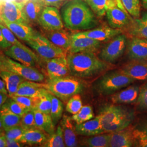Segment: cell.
<instances>
[{
    "label": "cell",
    "mask_w": 147,
    "mask_h": 147,
    "mask_svg": "<svg viewBox=\"0 0 147 147\" xmlns=\"http://www.w3.org/2000/svg\"><path fill=\"white\" fill-rule=\"evenodd\" d=\"M142 6L146 9H147V0H142Z\"/></svg>",
    "instance_id": "obj_54"
},
{
    "label": "cell",
    "mask_w": 147,
    "mask_h": 147,
    "mask_svg": "<svg viewBox=\"0 0 147 147\" xmlns=\"http://www.w3.org/2000/svg\"><path fill=\"white\" fill-rule=\"evenodd\" d=\"M82 101L79 94L74 95L67 101L66 111L70 114L75 115L78 113L82 107Z\"/></svg>",
    "instance_id": "obj_39"
},
{
    "label": "cell",
    "mask_w": 147,
    "mask_h": 147,
    "mask_svg": "<svg viewBox=\"0 0 147 147\" xmlns=\"http://www.w3.org/2000/svg\"><path fill=\"white\" fill-rule=\"evenodd\" d=\"M134 147H147V135L139 129L133 130Z\"/></svg>",
    "instance_id": "obj_43"
},
{
    "label": "cell",
    "mask_w": 147,
    "mask_h": 147,
    "mask_svg": "<svg viewBox=\"0 0 147 147\" xmlns=\"http://www.w3.org/2000/svg\"><path fill=\"white\" fill-rule=\"evenodd\" d=\"M140 92L137 86H131L120 92L114 93L111 96V101L113 104H131L136 101Z\"/></svg>",
    "instance_id": "obj_23"
},
{
    "label": "cell",
    "mask_w": 147,
    "mask_h": 147,
    "mask_svg": "<svg viewBox=\"0 0 147 147\" xmlns=\"http://www.w3.org/2000/svg\"><path fill=\"white\" fill-rule=\"evenodd\" d=\"M101 42L86 36L82 31L71 34V40L69 53L96 52L100 47Z\"/></svg>",
    "instance_id": "obj_12"
},
{
    "label": "cell",
    "mask_w": 147,
    "mask_h": 147,
    "mask_svg": "<svg viewBox=\"0 0 147 147\" xmlns=\"http://www.w3.org/2000/svg\"><path fill=\"white\" fill-rule=\"evenodd\" d=\"M105 133H111L124 129L130 125L134 119V112L118 105H106L100 114Z\"/></svg>",
    "instance_id": "obj_3"
},
{
    "label": "cell",
    "mask_w": 147,
    "mask_h": 147,
    "mask_svg": "<svg viewBox=\"0 0 147 147\" xmlns=\"http://www.w3.org/2000/svg\"><path fill=\"white\" fill-rule=\"evenodd\" d=\"M0 78L5 82L9 96L15 94L20 84L26 80L17 74L7 70L0 71Z\"/></svg>",
    "instance_id": "obj_24"
},
{
    "label": "cell",
    "mask_w": 147,
    "mask_h": 147,
    "mask_svg": "<svg viewBox=\"0 0 147 147\" xmlns=\"http://www.w3.org/2000/svg\"><path fill=\"white\" fill-rule=\"evenodd\" d=\"M50 95L52 102L50 115L54 124L56 125L63 117L64 106L62 100H60L55 95L51 93H50Z\"/></svg>",
    "instance_id": "obj_33"
},
{
    "label": "cell",
    "mask_w": 147,
    "mask_h": 147,
    "mask_svg": "<svg viewBox=\"0 0 147 147\" xmlns=\"http://www.w3.org/2000/svg\"><path fill=\"white\" fill-rule=\"evenodd\" d=\"M106 16L109 26L113 28L121 29L131 25L134 21L131 16L116 5L108 7Z\"/></svg>",
    "instance_id": "obj_13"
},
{
    "label": "cell",
    "mask_w": 147,
    "mask_h": 147,
    "mask_svg": "<svg viewBox=\"0 0 147 147\" xmlns=\"http://www.w3.org/2000/svg\"><path fill=\"white\" fill-rule=\"evenodd\" d=\"M0 117L4 130L20 124L21 116H18L4 107L0 110Z\"/></svg>",
    "instance_id": "obj_31"
},
{
    "label": "cell",
    "mask_w": 147,
    "mask_h": 147,
    "mask_svg": "<svg viewBox=\"0 0 147 147\" xmlns=\"http://www.w3.org/2000/svg\"><path fill=\"white\" fill-rule=\"evenodd\" d=\"M45 89L41 82L26 80L20 84L17 92L14 95L34 97L38 96Z\"/></svg>",
    "instance_id": "obj_27"
},
{
    "label": "cell",
    "mask_w": 147,
    "mask_h": 147,
    "mask_svg": "<svg viewBox=\"0 0 147 147\" xmlns=\"http://www.w3.org/2000/svg\"><path fill=\"white\" fill-rule=\"evenodd\" d=\"M4 129L2 126V121H1V117H0V132H4Z\"/></svg>",
    "instance_id": "obj_55"
},
{
    "label": "cell",
    "mask_w": 147,
    "mask_h": 147,
    "mask_svg": "<svg viewBox=\"0 0 147 147\" xmlns=\"http://www.w3.org/2000/svg\"><path fill=\"white\" fill-rule=\"evenodd\" d=\"M49 79H56L70 75V70L66 57L42 59Z\"/></svg>",
    "instance_id": "obj_14"
},
{
    "label": "cell",
    "mask_w": 147,
    "mask_h": 147,
    "mask_svg": "<svg viewBox=\"0 0 147 147\" xmlns=\"http://www.w3.org/2000/svg\"><path fill=\"white\" fill-rule=\"evenodd\" d=\"M23 144L21 142L17 141L14 140L7 138L6 140V147H20L22 146Z\"/></svg>",
    "instance_id": "obj_47"
},
{
    "label": "cell",
    "mask_w": 147,
    "mask_h": 147,
    "mask_svg": "<svg viewBox=\"0 0 147 147\" xmlns=\"http://www.w3.org/2000/svg\"><path fill=\"white\" fill-rule=\"evenodd\" d=\"M64 27L72 31H86L98 25L96 16L84 0H68L60 8Z\"/></svg>",
    "instance_id": "obj_1"
},
{
    "label": "cell",
    "mask_w": 147,
    "mask_h": 147,
    "mask_svg": "<svg viewBox=\"0 0 147 147\" xmlns=\"http://www.w3.org/2000/svg\"><path fill=\"white\" fill-rule=\"evenodd\" d=\"M26 0H0V20L30 24L24 11Z\"/></svg>",
    "instance_id": "obj_7"
},
{
    "label": "cell",
    "mask_w": 147,
    "mask_h": 147,
    "mask_svg": "<svg viewBox=\"0 0 147 147\" xmlns=\"http://www.w3.org/2000/svg\"><path fill=\"white\" fill-rule=\"evenodd\" d=\"M94 117V113L92 107L89 105L83 106L81 109L76 114L71 117L73 121L76 124H81L90 120Z\"/></svg>",
    "instance_id": "obj_36"
},
{
    "label": "cell",
    "mask_w": 147,
    "mask_h": 147,
    "mask_svg": "<svg viewBox=\"0 0 147 147\" xmlns=\"http://www.w3.org/2000/svg\"><path fill=\"white\" fill-rule=\"evenodd\" d=\"M121 29H117L110 26H101L82 32L86 36L100 42L109 41L114 37L122 33Z\"/></svg>",
    "instance_id": "obj_18"
},
{
    "label": "cell",
    "mask_w": 147,
    "mask_h": 147,
    "mask_svg": "<svg viewBox=\"0 0 147 147\" xmlns=\"http://www.w3.org/2000/svg\"><path fill=\"white\" fill-rule=\"evenodd\" d=\"M4 53L8 57L27 66L36 67L40 64V57L24 44L11 45L4 50Z\"/></svg>",
    "instance_id": "obj_9"
},
{
    "label": "cell",
    "mask_w": 147,
    "mask_h": 147,
    "mask_svg": "<svg viewBox=\"0 0 147 147\" xmlns=\"http://www.w3.org/2000/svg\"><path fill=\"white\" fill-rule=\"evenodd\" d=\"M2 107H5L8 110L11 111L13 113L21 117L23 116L28 111L30 110L24 105L21 104V103L16 100H13L10 97L8 98Z\"/></svg>",
    "instance_id": "obj_38"
},
{
    "label": "cell",
    "mask_w": 147,
    "mask_h": 147,
    "mask_svg": "<svg viewBox=\"0 0 147 147\" xmlns=\"http://www.w3.org/2000/svg\"><path fill=\"white\" fill-rule=\"evenodd\" d=\"M6 140L5 133L2 132L0 134V147H6Z\"/></svg>",
    "instance_id": "obj_50"
},
{
    "label": "cell",
    "mask_w": 147,
    "mask_h": 147,
    "mask_svg": "<svg viewBox=\"0 0 147 147\" xmlns=\"http://www.w3.org/2000/svg\"><path fill=\"white\" fill-rule=\"evenodd\" d=\"M41 146L44 147H65L63 130L61 124L58 125L55 132L49 136L47 141Z\"/></svg>",
    "instance_id": "obj_34"
},
{
    "label": "cell",
    "mask_w": 147,
    "mask_h": 147,
    "mask_svg": "<svg viewBox=\"0 0 147 147\" xmlns=\"http://www.w3.org/2000/svg\"><path fill=\"white\" fill-rule=\"evenodd\" d=\"M2 132H0V134H1Z\"/></svg>",
    "instance_id": "obj_56"
},
{
    "label": "cell",
    "mask_w": 147,
    "mask_h": 147,
    "mask_svg": "<svg viewBox=\"0 0 147 147\" xmlns=\"http://www.w3.org/2000/svg\"><path fill=\"white\" fill-rule=\"evenodd\" d=\"M127 55L131 61H146L147 39L132 37L127 42Z\"/></svg>",
    "instance_id": "obj_15"
},
{
    "label": "cell",
    "mask_w": 147,
    "mask_h": 147,
    "mask_svg": "<svg viewBox=\"0 0 147 147\" xmlns=\"http://www.w3.org/2000/svg\"><path fill=\"white\" fill-rule=\"evenodd\" d=\"M0 91L8 94V92L6 89L5 82L0 78Z\"/></svg>",
    "instance_id": "obj_51"
},
{
    "label": "cell",
    "mask_w": 147,
    "mask_h": 147,
    "mask_svg": "<svg viewBox=\"0 0 147 147\" xmlns=\"http://www.w3.org/2000/svg\"><path fill=\"white\" fill-rule=\"evenodd\" d=\"M3 70L10 71L15 73L26 80L42 82L45 80V76L36 67H29L19 62H17L13 59L6 56L4 62Z\"/></svg>",
    "instance_id": "obj_10"
},
{
    "label": "cell",
    "mask_w": 147,
    "mask_h": 147,
    "mask_svg": "<svg viewBox=\"0 0 147 147\" xmlns=\"http://www.w3.org/2000/svg\"><path fill=\"white\" fill-rule=\"evenodd\" d=\"M34 111L36 127L45 132L49 135L53 134L56 130L55 125L51 115L37 110H34Z\"/></svg>",
    "instance_id": "obj_28"
},
{
    "label": "cell",
    "mask_w": 147,
    "mask_h": 147,
    "mask_svg": "<svg viewBox=\"0 0 147 147\" xmlns=\"http://www.w3.org/2000/svg\"><path fill=\"white\" fill-rule=\"evenodd\" d=\"M25 129L21 125L13 126L5 131V135L7 138L14 140L20 142L21 138L25 131Z\"/></svg>",
    "instance_id": "obj_41"
},
{
    "label": "cell",
    "mask_w": 147,
    "mask_h": 147,
    "mask_svg": "<svg viewBox=\"0 0 147 147\" xmlns=\"http://www.w3.org/2000/svg\"><path fill=\"white\" fill-rule=\"evenodd\" d=\"M38 24L45 31L58 30L64 27L60 10L55 7L46 6L44 8Z\"/></svg>",
    "instance_id": "obj_11"
},
{
    "label": "cell",
    "mask_w": 147,
    "mask_h": 147,
    "mask_svg": "<svg viewBox=\"0 0 147 147\" xmlns=\"http://www.w3.org/2000/svg\"><path fill=\"white\" fill-rule=\"evenodd\" d=\"M8 98V94L0 91V110L2 109V106H3Z\"/></svg>",
    "instance_id": "obj_48"
},
{
    "label": "cell",
    "mask_w": 147,
    "mask_h": 147,
    "mask_svg": "<svg viewBox=\"0 0 147 147\" xmlns=\"http://www.w3.org/2000/svg\"><path fill=\"white\" fill-rule=\"evenodd\" d=\"M132 79L121 70H115L106 74L96 84V89L100 94L109 95L132 84Z\"/></svg>",
    "instance_id": "obj_5"
},
{
    "label": "cell",
    "mask_w": 147,
    "mask_h": 147,
    "mask_svg": "<svg viewBox=\"0 0 147 147\" xmlns=\"http://www.w3.org/2000/svg\"><path fill=\"white\" fill-rule=\"evenodd\" d=\"M20 125L26 130L36 127L34 110L28 111L21 117Z\"/></svg>",
    "instance_id": "obj_42"
},
{
    "label": "cell",
    "mask_w": 147,
    "mask_h": 147,
    "mask_svg": "<svg viewBox=\"0 0 147 147\" xmlns=\"http://www.w3.org/2000/svg\"><path fill=\"white\" fill-rule=\"evenodd\" d=\"M121 70L134 80H147V62L146 61H132L124 65Z\"/></svg>",
    "instance_id": "obj_20"
},
{
    "label": "cell",
    "mask_w": 147,
    "mask_h": 147,
    "mask_svg": "<svg viewBox=\"0 0 147 147\" xmlns=\"http://www.w3.org/2000/svg\"><path fill=\"white\" fill-rule=\"evenodd\" d=\"M121 1L125 9L132 17L135 19L140 17V0H121Z\"/></svg>",
    "instance_id": "obj_37"
},
{
    "label": "cell",
    "mask_w": 147,
    "mask_h": 147,
    "mask_svg": "<svg viewBox=\"0 0 147 147\" xmlns=\"http://www.w3.org/2000/svg\"><path fill=\"white\" fill-rule=\"evenodd\" d=\"M130 32L133 37L147 39V11L143 12L141 17L134 19Z\"/></svg>",
    "instance_id": "obj_29"
},
{
    "label": "cell",
    "mask_w": 147,
    "mask_h": 147,
    "mask_svg": "<svg viewBox=\"0 0 147 147\" xmlns=\"http://www.w3.org/2000/svg\"><path fill=\"white\" fill-rule=\"evenodd\" d=\"M112 1H114V2L116 3V5H118L121 9H123V10H124V11H127L125 9V8H124V7H123V4H122V3H121V0H112Z\"/></svg>",
    "instance_id": "obj_53"
},
{
    "label": "cell",
    "mask_w": 147,
    "mask_h": 147,
    "mask_svg": "<svg viewBox=\"0 0 147 147\" xmlns=\"http://www.w3.org/2000/svg\"><path fill=\"white\" fill-rule=\"evenodd\" d=\"M6 55L5 53L2 51V49H0V71L3 70L4 69V62Z\"/></svg>",
    "instance_id": "obj_49"
},
{
    "label": "cell",
    "mask_w": 147,
    "mask_h": 147,
    "mask_svg": "<svg viewBox=\"0 0 147 147\" xmlns=\"http://www.w3.org/2000/svg\"><path fill=\"white\" fill-rule=\"evenodd\" d=\"M51 105L52 102L50 92L45 89L39 95V100L35 110L50 115Z\"/></svg>",
    "instance_id": "obj_35"
},
{
    "label": "cell",
    "mask_w": 147,
    "mask_h": 147,
    "mask_svg": "<svg viewBox=\"0 0 147 147\" xmlns=\"http://www.w3.org/2000/svg\"><path fill=\"white\" fill-rule=\"evenodd\" d=\"M95 14L98 17L106 15V11L109 6L116 5L112 0H84Z\"/></svg>",
    "instance_id": "obj_32"
},
{
    "label": "cell",
    "mask_w": 147,
    "mask_h": 147,
    "mask_svg": "<svg viewBox=\"0 0 147 147\" xmlns=\"http://www.w3.org/2000/svg\"><path fill=\"white\" fill-rule=\"evenodd\" d=\"M42 87L63 102H67L73 95L80 94L84 89V82L72 75L49 79Z\"/></svg>",
    "instance_id": "obj_4"
},
{
    "label": "cell",
    "mask_w": 147,
    "mask_h": 147,
    "mask_svg": "<svg viewBox=\"0 0 147 147\" xmlns=\"http://www.w3.org/2000/svg\"><path fill=\"white\" fill-rule=\"evenodd\" d=\"M127 44V38L122 33L109 40L102 49L100 58L109 63H114L124 53Z\"/></svg>",
    "instance_id": "obj_8"
},
{
    "label": "cell",
    "mask_w": 147,
    "mask_h": 147,
    "mask_svg": "<svg viewBox=\"0 0 147 147\" xmlns=\"http://www.w3.org/2000/svg\"><path fill=\"white\" fill-rule=\"evenodd\" d=\"M11 44L5 39L0 28V49L5 50L8 47H11Z\"/></svg>",
    "instance_id": "obj_46"
},
{
    "label": "cell",
    "mask_w": 147,
    "mask_h": 147,
    "mask_svg": "<svg viewBox=\"0 0 147 147\" xmlns=\"http://www.w3.org/2000/svg\"><path fill=\"white\" fill-rule=\"evenodd\" d=\"M142 130L143 132H144L147 135V121H144L142 123L141 125L140 126L139 128H138Z\"/></svg>",
    "instance_id": "obj_52"
},
{
    "label": "cell",
    "mask_w": 147,
    "mask_h": 147,
    "mask_svg": "<svg viewBox=\"0 0 147 147\" xmlns=\"http://www.w3.org/2000/svg\"><path fill=\"white\" fill-rule=\"evenodd\" d=\"M27 44L31 47L42 59L66 57L67 51L53 44L44 35L37 32L36 34Z\"/></svg>",
    "instance_id": "obj_6"
},
{
    "label": "cell",
    "mask_w": 147,
    "mask_h": 147,
    "mask_svg": "<svg viewBox=\"0 0 147 147\" xmlns=\"http://www.w3.org/2000/svg\"><path fill=\"white\" fill-rule=\"evenodd\" d=\"M133 130L130 126L111 133L110 147H134Z\"/></svg>",
    "instance_id": "obj_17"
},
{
    "label": "cell",
    "mask_w": 147,
    "mask_h": 147,
    "mask_svg": "<svg viewBox=\"0 0 147 147\" xmlns=\"http://www.w3.org/2000/svg\"><path fill=\"white\" fill-rule=\"evenodd\" d=\"M45 7H55L60 9L63 4L68 0H40Z\"/></svg>",
    "instance_id": "obj_45"
},
{
    "label": "cell",
    "mask_w": 147,
    "mask_h": 147,
    "mask_svg": "<svg viewBox=\"0 0 147 147\" xmlns=\"http://www.w3.org/2000/svg\"><path fill=\"white\" fill-rule=\"evenodd\" d=\"M49 136L47 133L38 128H32L25 130L20 142L23 144L42 145L47 141Z\"/></svg>",
    "instance_id": "obj_26"
},
{
    "label": "cell",
    "mask_w": 147,
    "mask_h": 147,
    "mask_svg": "<svg viewBox=\"0 0 147 147\" xmlns=\"http://www.w3.org/2000/svg\"><path fill=\"white\" fill-rule=\"evenodd\" d=\"M39 95L34 97L13 95L9 97H10L13 100L21 103V104L24 105L30 110H35L36 109L37 104L39 100Z\"/></svg>",
    "instance_id": "obj_40"
},
{
    "label": "cell",
    "mask_w": 147,
    "mask_h": 147,
    "mask_svg": "<svg viewBox=\"0 0 147 147\" xmlns=\"http://www.w3.org/2000/svg\"><path fill=\"white\" fill-rule=\"evenodd\" d=\"M71 117L64 115L60 124L63 130L64 140L65 147H74L78 146L77 134L75 131V126L74 125Z\"/></svg>",
    "instance_id": "obj_21"
},
{
    "label": "cell",
    "mask_w": 147,
    "mask_h": 147,
    "mask_svg": "<svg viewBox=\"0 0 147 147\" xmlns=\"http://www.w3.org/2000/svg\"><path fill=\"white\" fill-rule=\"evenodd\" d=\"M44 7L40 0H26L24 11L31 25L38 24L39 18Z\"/></svg>",
    "instance_id": "obj_25"
},
{
    "label": "cell",
    "mask_w": 147,
    "mask_h": 147,
    "mask_svg": "<svg viewBox=\"0 0 147 147\" xmlns=\"http://www.w3.org/2000/svg\"><path fill=\"white\" fill-rule=\"evenodd\" d=\"M70 74L79 79L94 77L110 68V64L98 57L94 53H69L67 55Z\"/></svg>",
    "instance_id": "obj_2"
},
{
    "label": "cell",
    "mask_w": 147,
    "mask_h": 147,
    "mask_svg": "<svg viewBox=\"0 0 147 147\" xmlns=\"http://www.w3.org/2000/svg\"><path fill=\"white\" fill-rule=\"evenodd\" d=\"M75 126L77 135L89 137L105 133L102 126L100 115L83 123L76 124Z\"/></svg>",
    "instance_id": "obj_16"
},
{
    "label": "cell",
    "mask_w": 147,
    "mask_h": 147,
    "mask_svg": "<svg viewBox=\"0 0 147 147\" xmlns=\"http://www.w3.org/2000/svg\"><path fill=\"white\" fill-rule=\"evenodd\" d=\"M0 22L7 27L18 39L26 42L30 41L37 33L31 25L28 24L2 20H0Z\"/></svg>",
    "instance_id": "obj_19"
},
{
    "label": "cell",
    "mask_w": 147,
    "mask_h": 147,
    "mask_svg": "<svg viewBox=\"0 0 147 147\" xmlns=\"http://www.w3.org/2000/svg\"><path fill=\"white\" fill-rule=\"evenodd\" d=\"M111 133H103L85 138L81 141L82 146L88 147H109Z\"/></svg>",
    "instance_id": "obj_30"
},
{
    "label": "cell",
    "mask_w": 147,
    "mask_h": 147,
    "mask_svg": "<svg viewBox=\"0 0 147 147\" xmlns=\"http://www.w3.org/2000/svg\"><path fill=\"white\" fill-rule=\"evenodd\" d=\"M137 103L141 109L147 110V84L142 86L140 89Z\"/></svg>",
    "instance_id": "obj_44"
},
{
    "label": "cell",
    "mask_w": 147,
    "mask_h": 147,
    "mask_svg": "<svg viewBox=\"0 0 147 147\" xmlns=\"http://www.w3.org/2000/svg\"><path fill=\"white\" fill-rule=\"evenodd\" d=\"M44 35L55 45L68 51L71 44V34L66 30L62 28L45 31Z\"/></svg>",
    "instance_id": "obj_22"
}]
</instances>
